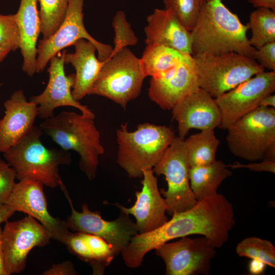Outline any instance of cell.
<instances>
[{"instance_id": "6da1fadb", "label": "cell", "mask_w": 275, "mask_h": 275, "mask_svg": "<svg viewBox=\"0 0 275 275\" xmlns=\"http://www.w3.org/2000/svg\"><path fill=\"white\" fill-rule=\"evenodd\" d=\"M235 225L231 203L217 193L198 201L184 211L175 213L157 229L132 237L127 246L130 258L142 263L150 251L175 239L198 235L207 238L216 248L223 246Z\"/></svg>"}, {"instance_id": "7a4b0ae2", "label": "cell", "mask_w": 275, "mask_h": 275, "mask_svg": "<svg viewBox=\"0 0 275 275\" xmlns=\"http://www.w3.org/2000/svg\"><path fill=\"white\" fill-rule=\"evenodd\" d=\"M248 30L222 0L205 1L190 32L192 56L236 52L252 58L256 48L250 44Z\"/></svg>"}, {"instance_id": "3957f363", "label": "cell", "mask_w": 275, "mask_h": 275, "mask_svg": "<svg viewBox=\"0 0 275 275\" xmlns=\"http://www.w3.org/2000/svg\"><path fill=\"white\" fill-rule=\"evenodd\" d=\"M94 120L81 113L63 111L44 119L39 126L61 149L79 154V168L89 180L96 176L99 157L104 152Z\"/></svg>"}, {"instance_id": "277c9868", "label": "cell", "mask_w": 275, "mask_h": 275, "mask_svg": "<svg viewBox=\"0 0 275 275\" xmlns=\"http://www.w3.org/2000/svg\"><path fill=\"white\" fill-rule=\"evenodd\" d=\"M43 134L39 127L33 129L20 142L3 153L6 161L15 170L16 179H32L50 188L65 187L59 173L61 165H69V151L48 148L41 140Z\"/></svg>"}, {"instance_id": "5b68a950", "label": "cell", "mask_w": 275, "mask_h": 275, "mask_svg": "<svg viewBox=\"0 0 275 275\" xmlns=\"http://www.w3.org/2000/svg\"><path fill=\"white\" fill-rule=\"evenodd\" d=\"M117 162L130 178H141L143 170L153 169L175 137L169 127L149 123L129 131L127 123L116 130Z\"/></svg>"}, {"instance_id": "8992f818", "label": "cell", "mask_w": 275, "mask_h": 275, "mask_svg": "<svg viewBox=\"0 0 275 275\" xmlns=\"http://www.w3.org/2000/svg\"><path fill=\"white\" fill-rule=\"evenodd\" d=\"M226 130L227 146L235 157L275 160V108L259 106Z\"/></svg>"}, {"instance_id": "52a82bcc", "label": "cell", "mask_w": 275, "mask_h": 275, "mask_svg": "<svg viewBox=\"0 0 275 275\" xmlns=\"http://www.w3.org/2000/svg\"><path fill=\"white\" fill-rule=\"evenodd\" d=\"M145 77L140 59L125 47L104 61L90 95L106 98L126 109L140 94Z\"/></svg>"}, {"instance_id": "ba28073f", "label": "cell", "mask_w": 275, "mask_h": 275, "mask_svg": "<svg viewBox=\"0 0 275 275\" xmlns=\"http://www.w3.org/2000/svg\"><path fill=\"white\" fill-rule=\"evenodd\" d=\"M193 57L199 87L214 98L265 71L253 58L236 52Z\"/></svg>"}, {"instance_id": "9c48e42d", "label": "cell", "mask_w": 275, "mask_h": 275, "mask_svg": "<svg viewBox=\"0 0 275 275\" xmlns=\"http://www.w3.org/2000/svg\"><path fill=\"white\" fill-rule=\"evenodd\" d=\"M189 168L184 139L175 136L152 169L157 175H163L167 182V189L160 192L167 205V213L171 216L191 208L198 202L190 185Z\"/></svg>"}, {"instance_id": "30bf717a", "label": "cell", "mask_w": 275, "mask_h": 275, "mask_svg": "<svg viewBox=\"0 0 275 275\" xmlns=\"http://www.w3.org/2000/svg\"><path fill=\"white\" fill-rule=\"evenodd\" d=\"M84 0H70L65 17L54 33L47 39H42L37 45L36 73L44 71L50 60L67 47L80 39L94 44L98 59L105 61L110 57L113 47L101 43L87 32L84 23Z\"/></svg>"}, {"instance_id": "8fae6325", "label": "cell", "mask_w": 275, "mask_h": 275, "mask_svg": "<svg viewBox=\"0 0 275 275\" xmlns=\"http://www.w3.org/2000/svg\"><path fill=\"white\" fill-rule=\"evenodd\" d=\"M62 190L70 206L71 213L66 222L72 231L102 238L113 248L116 256L125 248L132 237L138 234L135 223L129 215L121 211L117 219L107 221L102 218L99 211H91L87 204L82 205L81 212L77 211L74 208L66 187Z\"/></svg>"}, {"instance_id": "7c38bea8", "label": "cell", "mask_w": 275, "mask_h": 275, "mask_svg": "<svg viewBox=\"0 0 275 275\" xmlns=\"http://www.w3.org/2000/svg\"><path fill=\"white\" fill-rule=\"evenodd\" d=\"M51 239L49 232L30 215L18 221L5 222L2 243L8 275L23 271L30 251L36 246L47 245Z\"/></svg>"}, {"instance_id": "4fadbf2b", "label": "cell", "mask_w": 275, "mask_h": 275, "mask_svg": "<svg viewBox=\"0 0 275 275\" xmlns=\"http://www.w3.org/2000/svg\"><path fill=\"white\" fill-rule=\"evenodd\" d=\"M216 248L206 237L185 236L154 250L166 265L167 275L208 274Z\"/></svg>"}, {"instance_id": "5bb4252c", "label": "cell", "mask_w": 275, "mask_h": 275, "mask_svg": "<svg viewBox=\"0 0 275 275\" xmlns=\"http://www.w3.org/2000/svg\"><path fill=\"white\" fill-rule=\"evenodd\" d=\"M275 91V71H264L215 98L221 111L219 128L227 129L259 106L265 96Z\"/></svg>"}, {"instance_id": "9a60e30c", "label": "cell", "mask_w": 275, "mask_h": 275, "mask_svg": "<svg viewBox=\"0 0 275 275\" xmlns=\"http://www.w3.org/2000/svg\"><path fill=\"white\" fill-rule=\"evenodd\" d=\"M43 187L40 182L34 179L20 180L6 204L15 212H22L34 217L49 232L52 239L65 244L71 232L66 221L49 213Z\"/></svg>"}, {"instance_id": "2e32d148", "label": "cell", "mask_w": 275, "mask_h": 275, "mask_svg": "<svg viewBox=\"0 0 275 275\" xmlns=\"http://www.w3.org/2000/svg\"><path fill=\"white\" fill-rule=\"evenodd\" d=\"M63 50L52 58L47 69L49 79L44 91L30 98L38 106V116L45 119L52 117L54 110L61 106H71L78 109L83 115L95 118V115L88 106L75 100L72 95V89L75 80V74L67 75L64 69L65 55Z\"/></svg>"}, {"instance_id": "e0dca14e", "label": "cell", "mask_w": 275, "mask_h": 275, "mask_svg": "<svg viewBox=\"0 0 275 275\" xmlns=\"http://www.w3.org/2000/svg\"><path fill=\"white\" fill-rule=\"evenodd\" d=\"M171 111L177 123L178 136L183 139L190 129L214 130L221 123L215 98L200 88L175 104Z\"/></svg>"}, {"instance_id": "ac0fdd59", "label": "cell", "mask_w": 275, "mask_h": 275, "mask_svg": "<svg viewBox=\"0 0 275 275\" xmlns=\"http://www.w3.org/2000/svg\"><path fill=\"white\" fill-rule=\"evenodd\" d=\"M199 88L194 59L187 54L164 76L151 79L148 95L162 109L171 110L175 104Z\"/></svg>"}, {"instance_id": "d6986e66", "label": "cell", "mask_w": 275, "mask_h": 275, "mask_svg": "<svg viewBox=\"0 0 275 275\" xmlns=\"http://www.w3.org/2000/svg\"><path fill=\"white\" fill-rule=\"evenodd\" d=\"M143 172L142 188L135 192L134 204L127 208L118 203L112 204L121 211L135 217L138 234L154 230L169 220L166 215L167 205L159 190L157 179L152 169H145Z\"/></svg>"}, {"instance_id": "ffe728a7", "label": "cell", "mask_w": 275, "mask_h": 275, "mask_svg": "<svg viewBox=\"0 0 275 275\" xmlns=\"http://www.w3.org/2000/svg\"><path fill=\"white\" fill-rule=\"evenodd\" d=\"M4 106V116L0 119V152L3 153L29 133L38 116V106L26 99L22 90L14 91Z\"/></svg>"}, {"instance_id": "44dd1931", "label": "cell", "mask_w": 275, "mask_h": 275, "mask_svg": "<svg viewBox=\"0 0 275 275\" xmlns=\"http://www.w3.org/2000/svg\"><path fill=\"white\" fill-rule=\"evenodd\" d=\"M147 45H161L192 55L191 36L177 16L167 9H155L147 17Z\"/></svg>"}, {"instance_id": "7402d4cb", "label": "cell", "mask_w": 275, "mask_h": 275, "mask_svg": "<svg viewBox=\"0 0 275 275\" xmlns=\"http://www.w3.org/2000/svg\"><path fill=\"white\" fill-rule=\"evenodd\" d=\"M73 45L75 51L73 53H66L65 64H70L75 70L71 93L73 98L79 101L86 96L90 95L104 61L96 57V48L90 41L80 39Z\"/></svg>"}, {"instance_id": "603a6c76", "label": "cell", "mask_w": 275, "mask_h": 275, "mask_svg": "<svg viewBox=\"0 0 275 275\" xmlns=\"http://www.w3.org/2000/svg\"><path fill=\"white\" fill-rule=\"evenodd\" d=\"M38 0H20L15 14L18 25L22 69L29 76L36 73L38 39L41 33V22L37 8Z\"/></svg>"}, {"instance_id": "cb8c5ba5", "label": "cell", "mask_w": 275, "mask_h": 275, "mask_svg": "<svg viewBox=\"0 0 275 275\" xmlns=\"http://www.w3.org/2000/svg\"><path fill=\"white\" fill-rule=\"evenodd\" d=\"M232 173L228 165L221 160L204 166L190 168L189 178L196 199H202L217 193L218 187Z\"/></svg>"}, {"instance_id": "d4e9b609", "label": "cell", "mask_w": 275, "mask_h": 275, "mask_svg": "<svg viewBox=\"0 0 275 275\" xmlns=\"http://www.w3.org/2000/svg\"><path fill=\"white\" fill-rule=\"evenodd\" d=\"M186 54L163 45H147L140 60L146 77L159 78L175 68Z\"/></svg>"}, {"instance_id": "484cf974", "label": "cell", "mask_w": 275, "mask_h": 275, "mask_svg": "<svg viewBox=\"0 0 275 275\" xmlns=\"http://www.w3.org/2000/svg\"><path fill=\"white\" fill-rule=\"evenodd\" d=\"M190 168L209 164L216 159L220 141L214 130H201L184 140Z\"/></svg>"}, {"instance_id": "4316f807", "label": "cell", "mask_w": 275, "mask_h": 275, "mask_svg": "<svg viewBox=\"0 0 275 275\" xmlns=\"http://www.w3.org/2000/svg\"><path fill=\"white\" fill-rule=\"evenodd\" d=\"M246 25L251 31L250 44L255 48L275 42L274 11L258 8L251 13Z\"/></svg>"}, {"instance_id": "83f0119b", "label": "cell", "mask_w": 275, "mask_h": 275, "mask_svg": "<svg viewBox=\"0 0 275 275\" xmlns=\"http://www.w3.org/2000/svg\"><path fill=\"white\" fill-rule=\"evenodd\" d=\"M70 0H38L42 39L52 35L63 21Z\"/></svg>"}, {"instance_id": "f1b7e54d", "label": "cell", "mask_w": 275, "mask_h": 275, "mask_svg": "<svg viewBox=\"0 0 275 275\" xmlns=\"http://www.w3.org/2000/svg\"><path fill=\"white\" fill-rule=\"evenodd\" d=\"M236 252L240 257L259 260L275 267V247L269 240L254 236L246 237L238 243Z\"/></svg>"}, {"instance_id": "f546056e", "label": "cell", "mask_w": 275, "mask_h": 275, "mask_svg": "<svg viewBox=\"0 0 275 275\" xmlns=\"http://www.w3.org/2000/svg\"><path fill=\"white\" fill-rule=\"evenodd\" d=\"M166 9L171 11L189 32L194 28L205 0H162Z\"/></svg>"}, {"instance_id": "4dcf8cb0", "label": "cell", "mask_w": 275, "mask_h": 275, "mask_svg": "<svg viewBox=\"0 0 275 275\" xmlns=\"http://www.w3.org/2000/svg\"><path fill=\"white\" fill-rule=\"evenodd\" d=\"M93 255L95 266L94 274H103L105 268L110 264L116 256L113 248L103 239L97 236L82 233Z\"/></svg>"}, {"instance_id": "1f68e13d", "label": "cell", "mask_w": 275, "mask_h": 275, "mask_svg": "<svg viewBox=\"0 0 275 275\" xmlns=\"http://www.w3.org/2000/svg\"><path fill=\"white\" fill-rule=\"evenodd\" d=\"M112 24L115 37L114 40V48L109 57L128 45H135L138 41V38L127 21L126 15L123 11H118L117 12L113 18Z\"/></svg>"}, {"instance_id": "d6a6232c", "label": "cell", "mask_w": 275, "mask_h": 275, "mask_svg": "<svg viewBox=\"0 0 275 275\" xmlns=\"http://www.w3.org/2000/svg\"><path fill=\"white\" fill-rule=\"evenodd\" d=\"M20 44L15 14H0V47L11 52L19 49Z\"/></svg>"}, {"instance_id": "836d02e7", "label": "cell", "mask_w": 275, "mask_h": 275, "mask_svg": "<svg viewBox=\"0 0 275 275\" xmlns=\"http://www.w3.org/2000/svg\"><path fill=\"white\" fill-rule=\"evenodd\" d=\"M68 251L81 260L88 263L93 269L95 261L91 250L84 239L82 233L74 232L70 234L65 244Z\"/></svg>"}, {"instance_id": "e575fe53", "label": "cell", "mask_w": 275, "mask_h": 275, "mask_svg": "<svg viewBox=\"0 0 275 275\" xmlns=\"http://www.w3.org/2000/svg\"><path fill=\"white\" fill-rule=\"evenodd\" d=\"M15 170L0 158V204H6L16 184Z\"/></svg>"}, {"instance_id": "d590c367", "label": "cell", "mask_w": 275, "mask_h": 275, "mask_svg": "<svg viewBox=\"0 0 275 275\" xmlns=\"http://www.w3.org/2000/svg\"><path fill=\"white\" fill-rule=\"evenodd\" d=\"M252 58L264 69L275 71V42L255 49Z\"/></svg>"}, {"instance_id": "8d00e7d4", "label": "cell", "mask_w": 275, "mask_h": 275, "mask_svg": "<svg viewBox=\"0 0 275 275\" xmlns=\"http://www.w3.org/2000/svg\"><path fill=\"white\" fill-rule=\"evenodd\" d=\"M260 162H251L247 164H242L235 162L233 164L228 165L231 169H246L254 172H267L275 173V160L264 159Z\"/></svg>"}, {"instance_id": "74e56055", "label": "cell", "mask_w": 275, "mask_h": 275, "mask_svg": "<svg viewBox=\"0 0 275 275\" xmlns=\"http://www.w3.org/2000/svg\"><path fill=\"white\" fill-rule=\"evenodd\" d=\"M43 275H75L77 274L72 262L66 261L61 263L53 264L51 267L45 271Z\"/></svg>"}, {"instance_id": "f35d334b", "label": "cell", "mask_w": 275, "mask_h": 275, "mask_svg": "<svg viewBox=\"0 0 275 275\" xmlns=\"http://www.w3.org/2000/svg\"><path fill=\"white\" fill-rule=\"evenodd\" d=\"M266 265L262 261L257 259H252L250 262L249 269L253 274H259L262 273Z\"/></svg>"}, {"instance_id": "ab89813d", "label": "cell", "mask_w": 275, "mask_h": 275, "mask_svg": "<svg viewBox=\"0 0 275 275\" xmlns=\"http://www.w3.org/2000/svg\"><path fill=\"white\" fill-rule=\"evenodd\" d=\"M15 212L8 204H0V225L8 221Z\"/></svg>"}, {"instance_id": "60d3db41", "label": "cell", "mask_w": 275, "mask_h": 275, "mask_svg": "<svg viewBox=\"0 0 275 275\" xmlns=\"http://www.w3.org/2000/svg\"><path fill=\"white\" fill-rule=\"evenodd\" d=\"M254 7L266 8L275 11V0H248Z\"/></svg>"}, {"instance_id": "b9f144b4", "label": "cell", "mask_w": 275, "mask_h": 275, "mask_svg": "<svg viewBox=\"0 0 275 275\" xmlns=\"http://www.w3.org/2000/svg\"><path fill=\"white\" fill-rule=\"evenodd\" d=\"M2 230L0 225V275H8L5 262L2 243Z\"/></svg>"}, {"instance_id": "7bdbcfd3", "label": "cell", "mask_w": 275, "mask_h": 275, "mask_svg": "<svg viewBox=\"0 0 275 275\" xmlns=\"http://www.w3.org/2000/svg\"><path fill=\"white\" fill-rule=\"evenodd\" d=\"M259 106L275 108V95L270 94L265 96L261 100Z\"/></svg>"}, {"instance_id": "ee69618b", "label": "cell", "mask_w": 275, "mask_h": 275, "mask_svg": "<svg viewBox=\"0 0 275 275\" xmlns=\"http://www.w3.org/2000/svg\"><path fill=\"white\" fill-rule=\"evenodd\" d=\"M9 50L0 47V63L5 59L9 53Z\"/></svg>"}, {"instance_id": "f6af8a7d", "label": "cell", "mask_w": 275, "mask_h": 275, "mask_svg": "<svg viewBox=\"0 0 275 275\" xmlns=\"http://www.w3.org/2000/svg\"><path fill=\"white\" fill-rule=\"evenodd\" d=\"M205 1L206 2H209V1H211V0H205Z\"/></svg>"}, {"instance_id": "bcb514c9", "label": "cell", "mask_w": 275, "mask_h": 275, "mask_svg": "<svg viewBox=\"0 0 275 275\" xmlns=\"http://www.w3.org/2000/svg\"><path fill=\"white\" fill-rule=\"evenodd\" d=\"M2 83L0 82V87L2 86Z\"/></svg>"}]
</instances>
